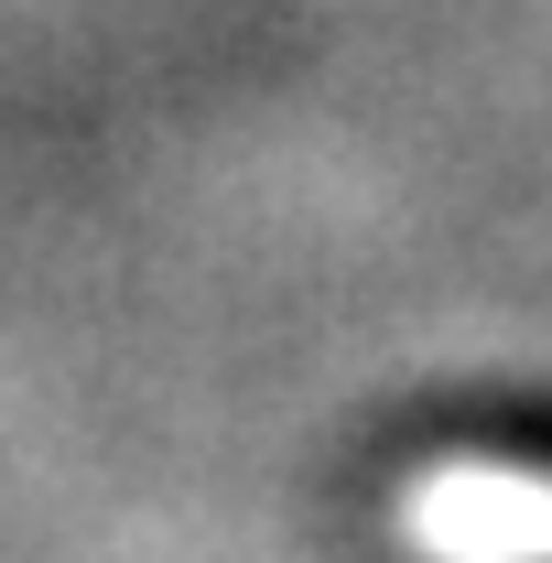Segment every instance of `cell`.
Returning a JSON list of instances; mask_svg holds the SVG:
<instances>
[{"label": "cell", "mask_w": 552, "mask_h": 563, "mask_svg": "<svg viewBox=\"0 0 552 563\" xmlns=\"http://www.w3.org/2000/svg\"><path fill=\"white\" fill-rule=\"evenodd\" d=\"M412 531L455 563H552V477H498V466H455L433 477Z\"/></svg>", "instance_id": "6da1fadb"}]
</instances>
